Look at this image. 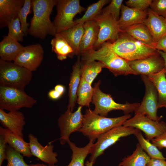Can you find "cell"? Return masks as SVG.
Segmentation results:
<instances>
[{
  "mask_svg": "<svg viewBox=\"0 0 166 166\" xmlns=\"http://www.w3.org/2000/svg\"><path fill=\"white\" fill-rule=\"evenodd\" d=\"M57 0H32L33 15L30 21L28 33L42 40L48 35L54 36L57 33L54 25L50 18Z\"/></svg>",
  "mask_w": 166,
  "mask_h": 166,
  "instance_id": "cell-1",
  "label": "cell"
},
{
  "mask_svg": "<svg viewBox=\"0 0 166 166\" xmlns=\"http://www.w3.org/2000/svg\"><path fill=\"white\" fill-rule=\"evenodd\" d=\"M81 77L91 85L102 69L105 68L104 65L99 61H83V63H81Z\"/></svg>",
  "mask_w": 166,
  "mask_h": 166,
  "instance_id": "cell-31",
  "label": "cell"
},
{
  "mask_svg": "<svg viewBox=\"0 0 166 166\" xmlns=\"http://www.w3.org/2000/svg\"><path fill=\"white\" fill-rule=\"evenodd\" d=\"M148 76L153 83L158 92V109L166 108V78L164 69L158 73Z\"/></svg>",
  "mask_w": 166,
  "mask_h": 166,
  "instance_id": "cell-28",
  "label": "cell"
},
{
  "mask_svg": "<svg viewBox=\"0 0 166 166\" xmlns=\"http://www.w3.org/2000/svg\"><path fill=\"white\" fill-rule=\"evenodd\" d=\"M146 166H166L165 160L151 158Z\"/></svg>",
  "mask_w": 166,
  "mask_h": 166,
  "instance_id": "cell-44",
  "label": "cell"
},
{
  "mask_svg": "<svg viewBox=\"0 0 166 166\" xmlns=\"http://www.w3.org/2000/svg\"><path fill=\"white\" fill-rule=\"evenodd\" d=\"M157 50L161 56L163 58L164 61L165 76L166 78V53L160 50Z\"/></svg>",
  "mask_w": 166,
  "mask_h": 166,
  "instance_id": "cell-47",
  "label": "cell"
},
{
  "mask_svg": "<svg viewBox=\"0 0 166 166\" xmlns=\"http://www.w3.org/2000/svg\"><path fill=\"white\" fill-rule=\"evenodd\" d=\"M134 135L136 137L142 148L150 158L166 160V158L164 157L158 148L150 142V140L144 138L140 130L138 129Z\"/></svg>",
  "mask_w": 166,
  "mask_h": 166,
  "instance_id": "cell-33",
  "label": "cell"
},
{
  "mask_svg": "<svg viewBox=\"0 0 166 166\" xmlns=\"http://www.w3.org/2000/svg\"><path fill=\"white\" fill-rule=\"evenodd\" d=\"M121 16L117 22L120 29L124 32L132 25L144 23L148 15L147 10L141 11L123 4L121 6Z\"/></svg>",
  "mask_w": 166,
  "mask_h": 166,
  "instance_id": "cell-18",
  "label": "cell"
},
{
  "mask_svg": "<svg viewBox=\"0 0 166 166\" xmlns=\"http://www.w3.org/2000/svg\"><path fill=\"white\" fill-rule=\"evenodd\" d=\"M138 129L123 125L115 127L101 135L93 144L91 150L89 161L95 163L97 157L103 154L109 147L120 138L134 135Z\"/></svg>",
  "mask_w": 166,
  "mask_h": 166,
  "instance_id": "cell-8",
  "label": "cell"
},
{
  "mask_svg": "<svg viewBox=\"0 0 166 166\" xmlns=\"http://www.w3.org/2000/svg\"><path fill=\"white\" fill-rule=\"evenodd\" d=\"M24 47L19 42L8 35L5 36L0 42V59L14 61Z\"/></svg>",
  "mask_w": 166,
  "mask_h": 166,
  "instance_id": "cell-22",
  "label": "cell"
},
{
  "mask_svg": "<svg viewBox=\"0 0 166 166\" xmlns=\"http://www.w3.org/2000/svg\"><path fill=\"white\" fill-rule=\"evenodd\" d=\"M67 143L72 151L71 160L67 166H85V160L88 155L90 153L94 142L89 140L87 145L82 147L77 146L70 140Z\"/></svg>",
  "mask_w": 166,
  "mask_h": 166,
  "instance_id": "cell-27",
  "label": "cell"
},
{
  "mask_svg": "<svg viewBox=\"0 0 166 166\" xmlns=\"http://www.w3.org/2000/svg\"><path fill=\"white\" fill-rule=\"evenodd\" d=\"M0 123L5 128L23 138V131L26 122L22 112L15 110L6 113L0 109Z\"/></svg>",
  "mask_w": 166,
  "mask_h": 166,
  "instance_id": "cell-17",
  "label": "cell"
},
{
  "mask_svg": "<svg viewBox=\"0 0 166 166\" xmlns=\"http://www.w3.org/2000/svg\"><path fill=\"white\" fill-rule=\"evenodd\" d=\"M32 76V71L14 62L0 59V86L24 90Z\"/></svg>",
  "mask_w": 166,
  "mask_h": 166,
  "instance_id": "cell-5",
  "label": "cell"
},
{
  "mask_svg": "<svg viewBox=\"0 0 166 166\" xmlns=\"http://www.w3.org/2000/svg\"><path fill=\"white\" fill-rule=\"evenodd\" d=\"M83 24H76L70 28L58 33L66 40L73 49L75 54L78 55L80 54V45L85 31Z\"/></svg>",
  "mask_w": 166,
  "mask_h": 166,
  "instance_id": "cell-24",
  "label": "cell"
},
{
  "mask_svg": "<svg viewBox=\"0 0 166 166\" xmlns=\"http://www.w3.org/2000/svg\"><path fill=\"white\" fill-rule=\"evenodd\" d=\"M7 35L18 42H22L25 34L22 32L19 18L17 17L8 25Z\"/></svg>",
  "mask_w": 166,
  "mask_h": 166,
  "instance_id": "cell-37",
  "label": "cell"
},
{
  "mask_svg": "<svg viewBox=\"0 0 166 166\" xmlns=\"http://www.w3.org/2000/svg\"><path fill=\"white\" fill-rule=\"evenodd\" d=\"M141 77L145 85V93L141 104L134 111L135 114H144L154 121L160 122L162 116L157 114L158 96L156 89L147 76L141 75Z\"/></svg>",
  "mask_w": 166,
  "mask_h": 166,
  "instance_id": "cell-10",
  "label": "cell"
},
{
  "mask_svg": "<svg viewBox=\"0 0 166 166\" xmlns=\"http://www.w3.org/2000/svg\"><path fill=\"white\" fill-rule=\"evenodd\" d=\"M25 0H0V27H7L9 24L18 17Z\"/></svg>",
  "mask_w": 166,
  "mask_h": 166,
  "instance_id": "cell-19",
  "label": "cell"
},
{
  "mask_svg": "<svg viewBox=\"0 0 166 166\" xmlns=\"http://www.w3.org/2000/svg\"><path fill=\"white\" fill-rule=\"evenodd\" d=\"M4 134L6 141L9 145L24 156L28 158L32 157L29 143L25 141L23 138L17 135L8 129L0 127Z\"/></svg>",
  "mask_w": 166,
  "mask_h": 166,
  "instance_id": "cell-25",
  "label": "cell"
},
{
  "mask_svg": "<svg viewBox=\"0 0 166 166\" xmlns=\"http://www.w3.org/2000/svg\"><path fill=\"white\" fill-rule=\"evenodd\" d=\"M36 100L29 95L24 90L0 86V109L9 111L23 108H31Z\"/></svg>",
  "mask_w": 166,
  "mask_h": 166,
  "instance_id": "cell-9",
  "label": "cell"
},
{
  "mask_svg": "<svg viewBox=\"0 0 166 166\" xmlns=\"http://www.w3.org/2000/svg\"><path fill=\"white\" fill-rule=\"evenodd\" d=\"M123 0H112L109 4L102 9L101 13L111 15L117 21L119 19Z\"/></svg>",
  "mask_w": 166,
  "mask_h": 166,
  "instance_id": "cell-38",
  "label": "cell"
},
{
  "mask_svg": "<svg viewBox=\"0 0 166 166\" xmlns=\"http://www.w3.org/2000/svg\"><path fill=\"white\" fill-rule=\"evenodd\" d=\"M52 51L56 54L58 59L63 61L75 54L72 47L59 33H57L50 42Z\"/></svg>",
  "mask_w": 166,
  "mask_h": 166,
  "instance_id": "cell-26",
  "label": "cell"
},
{
  "mask_svg": "<svg viewBox=\"0 0 166 166\" xmlns=\"http://www.w3.org/2000/svg\"><path fill=\"white\" fill-rule=\"evenodd\" d=\"M101 81L95 83L92 102L95 106L93 111L96 113L106 117L109 113L113 110H121L125 114L134 112L140 105L139 103L127 102L121 104L116 102L111 95L102 92L100 88Z\"/></svg>",
  "mask_w": 166,
  "mask_h": 166,
  "instance_id": "cell-6",
  "label": "cell"
},
{
  "mask_svg": "<svg viewBox=\"0 0 166 166\" xmlns=\"http://www.w3.org/2000/svg\"><path fill=\"white\" fill-rule=\"evenodd\" d=\"M150 9L158 15L166 18V0H154Z\"/></svg>",
  "mask_w": 166,
  "mask_h": 166,
  "instance_id": "cell-39",
  "label": "cell"
},
{
  "mask_svg": "<svg viewBox=\"0 0 166 166\" xmlns=\"http://www.w3.org/2000/svg\"><path fill=\"white\" fill-rule=\"evenodd\" d=\"M81 77L77 92V102L80 106L89 107L92 102L94 88Z\"/></svg>",
  "mask_w": 166,
  "mask_h": 166,
  "instance_id": "cell-32",
  "label": "cell"
},
{
  "mask_svg": "<svg viewBox=\"0 0 166 166\" xmlns=\"http://www.w3.org/2000/svg\"><path fill=\"white\" fill-rule=\"evenodd\" d=\"M155 49L166 53V35L163 36L156 43Z\"/></svg>",
  "mask_w": 166,
  "mask_h": 166,
  "instance_id": "cell-43",
  "label": "cell"
},
{
  "mask_svg": "<svg viewBox=\"0 0 166 166\" xmlns=\"http://www.w3.org/2000/svg\"><path fill=\"white\" fill-rule=\"evenodd\" d=\"M82 107L79 106L74 112L67 109L58 119L57 124L60 133L59 140L62 145L70 140L69 136L72 133L78 131L82 127L84 116L81 113Z\"/></svg>",
  "mask_w": 166,
  "mask_h": 166,
  "instance_id": "cell-11",
  "label": "cell"
},
{
  "mask_svg": "<svg viewBox=\"0 0 166 166\" xmlns=\"http://www.w3.org/2000/svg\"><path fill=\"white\" fill-rule=\"evenodd\" d=\"M44 53L43 48L39 44L27 45L24 46L13 62L33 72L41 64Z\"/></svg>",
  "mask_w": 166,
  "mask_h": 166,
  "instance_id": "cell-14",
  "label": "cell"
},
{
  "mask_svg": "<svg viewBox=\"0 0 166 166\" xmlns=\"http://www.w3.org/2000/svg\"><path fill=\"white\" fill-rule=\"evenodd\" d=\"M125 32L136 40L155 49L156 43L153 42L149 30L144 23L132 25L126 29Z\"/></svg>",
  "mask_w": 166,
  "mask_h": 166,
  "instance_id": "cell-30",
  "label": "cell"
},
{
  "mask_svg": "<svg viewBox=\"0 0 166 166\" xmlns=\"http://www.w3.org/2000/svg\"><path fill=\"white\" fill-rule=\"evenodd\" d=\"M94 163L89 160H87L85 163L86 166H93Z\"/></svg>",
  "mask_w": 166,
  "mask_h": 166,
  "instance_id": "cell-49",
  "label": "cell"
},
{
  "mask_svg": "<svg viewBox=\"0 0 166 166\" xmlns=\"http://www.w3.org/2000/svg\"><path fill=\"white\" fill-rule=\"evenodd\" d=\"M99 28L97 40L93 49H99L106 42H113L116 40L120 32H124L119 28L117 21L111 15L101 13L93 19Z\"/></svg>",
  "mask_w": 166,
  "mask_h": 166,
  "instance_id": "cell-13",
  "label": "cell"
},
{
  "mask_svg": "<svg viewBox=\"0 0 166 166\" xmlns=\"http://www.w3.org/2000/svg\"><path fill=\"white\" fill-rule=\"evenodd\" d=\"M81 55L82 61L97 60L103 64L105 68L115 76L122 75H137L130 67L128 61L114 52L109 42H105L97 50L93 49Z\"/></svg>",
  "mask_w": 166,
  "mask_h": 166,
  "instance_id": "cell-2",
  "label": "cell"
},
{
  "mask_svg": "<svg viewBox=\"0 0 166 166\" xmlns=\"http://www.w3.org/2000/svg\"><path fill=\"white\" fill-rule=\"evenodd\" d=\"M32 166H58L57 165H46L43 164L37 163L35 164H31Z\"/></svg>",
  "mask_w": 166,
  "mask_h": 166,
  "instance_id": "cell-48",
  "label": "cell"
},
{
  "mask_svg": "<svg viewBox=\"0 0 166 166\" xmlns=\"http://www.w3.org/2000/svg\"><path fill=\"white\" fill-rule=\"evenodd\" d=\"M84 33L81 40L80 51L82 55L86 52L93 49L97 39L99 28L94 20L84 23Z\"/></svg>",
  "mask_w": 166,
  "mask_h": 166,
  "instance_id": "cell-21",
  "label": "cell"
},
{
  "mask_svg": "<svg viewBox=\"0 0 166 166\" xmlns=\"http://www.w3.org/2000/svg\"><path fill=\"white\" fill-rule=\"evenodd\" d=\"M56 5L57 14L53 23L57 33L75 25V16L86 10L79 0H58Z\"/></svg>",
  "mask_w": 166,
  "mask_h": 166,
  "instance_id": "cell-7",
  "label": "cell"
},
{
  "mask_svg": "<svg viewBox=\"0 0 166 166\" xmlns=\"http://www.w3.org/2000/svg\"><path fill=\"white\" fill-rule=\"evenodd\" d=\"M82 64L80 58L73 66L69 83V101L68 109L73 112L77 101V92L81 79V70Z\"/></svg>",
  "mask_w": 166,
  "mask_h": 166,
  "instance_id": "cell-23",
  "label": "cell"
},
{
  "mask_svg": "<svg viewBox=\"0 0 166 166\" xmlns=\"http://www.w3.org/2000/svg\"><path fill=\"white\" fill-rule=\"evenodd\" d=\"M7 142L4 133L0 129V166L6 159V150Z\"/></svg>",
  "mask_w": 166,
  "mask_h": 166,
  "instance_id": "cell-41",
  "label": "cell"
},
{
  "mask_svg": "<svg viewBox=\"0 0 166 166\" xmlns=\"http://www.w3.org/2000/svg\"><path fill=\"white\" fill-rule=\"evenodd\" d=\"M6 159L7 162L6 166H32L31 164L28 165L25 162L22 154L7 145Z\"/></svg>",
  "mask_w": 166,
  "mask_h": 166,
  "instance_id": "cell-35",
  "label": "cell"
},
{
  "mask_svg": "<svg viewBox=\"0 0 166 166\" xmlns=\"http://www.w3.org/2000/svg\"><path fill=\"white\" fill-rule=\"evenodd\" d=\"M54 89L62 95L65 92V88L62 85H57L55 86Z\"/></svg>",
  "mask_w": 166,
  "mask_h": 166,
  "instance_id": "cell-46",
  "label": "cell"
},
{
  "mask_svg": "<svg viewBox=\"0 0 166 166\" xmlns=\"http://www.w3.org/2000/svg\"><path fill=\"white\" fill-rule=\"evenodd\" d=\"M152 1V0H129L125 3L129 7L144 11L147 10Z\"/></svg>",
  "mask_w": 166,
  "mask_h": 166,
  "instance_id": "cell-40",
  "label": "cell"
},
{
  "mask_svg": "<svg viewBox=\"0 0 166 166\" xmlns=\"http://www.w3.org/2000/svg\"><path fill=\"white\" fill-rule=\"evenodd\" d=\"M61 95L55 89L50 90L48 93V96L51 99L56 100L58 99Z\"/></svg>",
  "mask_w": 166,
  "mask_h": 166,
  "instance_id": "cell-45",
  "label": "cell"
},
{
  "mask_svg": "<svg viewBox=\"0 0 166 166\" xmlns=\"http://www.w3.org/2000/svg\"><path fill=\"white\" fill-rule=\"evenodd\" d=\"M151 141V142L159 150L164 148H166V131L153 138Z\"/></svg>",
  "mask_w": 166,
  "mask_h": 166,
  "instance_id": "cell-42",
  "label": "cell"
},
{
  "mask_svg": "<svg viewBox=\"0 0 166 166\" xmlns=\"http://www.w3.org/2000/svg\"><path fill=\"white\" fill-rule=\"evenodd\" d=\"M127 61L137 75L148 76L158 73L164 69V60L159 53L145 59Z\"/></svg>",
  "mask_w": 166,
  "mask_h": 166,
  "instance_id": "cell-15",
  "label": "cell"
},
{
  "mask_svg": "<svg viewBox=\"0 0 166 166\" xmlns=\"http://www.w3.org/2000/svg\"><path fill=\"white\" fill-rule=\"evenodd\" d=\"M82 127L78 132L94 142L99 136L113 128L123 125L131 117L129 114L116 117L108 118L95 113L89 108L86 109Z\"/></svg>",
  "mask_w": 166,
  "mask_h": 166,
  "instance_id": "cell-3",
  "label": "cell"
},
{
  "mask_svg": "<svg viewBox=\"0 0 166 166\" xmlns=\"http://www.w3.org/2000/svg\"><path fill=\"white\" fill-rule=\"evenodd\" d=\"M142 131L145 138L149 140L166 131V123L163 121H154L144 115L137 114L127 120L123 124Z\"/></svg>",
  "mask_w": 166,
  "mask_h": 166,
  "instance_id": "cell-12",
  "label": "cell"
},
{
  "mask_svg": "<svg viewBox=\"0 0 166 166\" xmlns=\"http://www.w3.org/2000/svg\"><path fill=\"white\" fill-rule=\"evenodd\" d=\"M110 43L114 52L127 61L145 59L158 53L155 48L136 40L125 32H120L116 40Z\"/></svg>",
  "mask_w": 166,
  "mask_h": 166,
  "instance_id": "cell-4",
  "label": "cell"
},
{
  "mask_svg": "<svg viewBox=\"0 0 166 166\" xmlns=\"http://www.w3.org/2000/svg\"><path fill=\"white\" fill-rule=\"evenodd\" d=\"M150 159L138 143L133 153L124 158L118 166H146Z\"/></svg>",
  "mask_w": 166,
  "mask_h": 166,
  "instance_id": "cell-29",
  "label": "cell"
},
{
  "mask_svg": "<svg viewBox=\"0 0 166 166\" xmlns=\"http://www.w3.org/2000/svg\"><path fill=\"white\" fill-rule=\"evenodd\" d=\"M32 0H25L24 4L20 10L18 15L21 23L22 30L25 36L28 33L29 24L27 22V17L31 13Z\"/></svg>",
  "mask_w": 166,
  "mask_h": 166,
  "instance_id": "cell-36",
  "label": "cell"
},
{
  "mask_svg": "<svg viewBox=\"0 0 166 166\" xmlns=\"http://www.w3.org/2000/svg\"><path fill=\"white\" fill-rule=\"evenodd\" d=\"M109 2L110 1L109 0H100L91 5L88 7L82 17L75 21L76 24H83L86 22L93 20L96 17L101 13L104 6Z\"/></svg>",
  "mask_w": 166,
  "mask_h": 166,
  "instance_id": "cell-34",
  "label": "cell"
},
{
  "mask_svg": "<svg viewBox=\"0 0 166 166\" xmlns=\"http://www.w3.org/2000/svg\"><path fill=\"white\" fill-rule=\"evenodd\" d=\"M28 137L30 148L32 156L48 165H54L58 162L57 154L53 151L54 146L51 143L44 146L32 134L30 133Z\"/></svg>",
  "mask_w": 166,
  "mask_h": 166,
  "instance_id": "cell-16",
  "label": "cell"
},
{
  "mask_svg": "<svg viewBox=\"0 0 166 166\" xmlns=\"http://www.w3.org/2000/svg\"></svg>",
  "mask_w": 166,
  "mask_h": 166,
  "instance_id": "cell-50",
  "label": "cell"
},
{
  "mask_svg": "<svg viewBox=\"0 0 166 166\" xmlns=\"http://www.w3.org/2000/svg\"><path fill=\"white\" fill-rule=\"evenodd\" d=\"M148 15L144 23L149 30L154 43L166 35V18L158 15L150 9H147Z\"/></svg>",
  "mask_w": 166,
  "mask_h": 166,
  "instance_id": "cell-20",
  "label": "cell"
}]
</instances>
